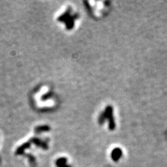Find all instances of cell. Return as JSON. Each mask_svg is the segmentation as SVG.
I'll use <instances>...</instances> for the list:
<instances>
[{
  "instance_id": "cell-1",
  "label": "cell",
  "mask_w": 167,
  "mask_h": 167,
  "mask_svg": "<svg viewBox=\"0 0 167 167\" xmlns=\"http://www.w3.org/2000/svg\"><path fill=\"white\" fill-rule=\"evenodd\" d=\"M105 114L106 119L109 121V128L110 130H114L116 127V123L113 115V107L111 106H107L106 107L105 111H104Z\"/></svg>"
},
{
  "instance_id": "cell-2",
  "label": "cell",
  "mask_w": 167,
  "mask_h": 167,
  "mask_svg": "<svg viewBox=\"0 0 167 167\" xmlns=\"http://www.w3.org/2000/svg\"><path fill=\"white\" fill-rule=\"evenodd\" d=\"M122 155H123V152H122V150L119 148H116L112 150L111 152V158L115 162H117V161L119 160V159L122 157Z\"/></svg>"
},
{
  "instance_id": "cell-3",
  "label": "cell",
  "mask_w": 167,
  "mask_h": 167,
  "mask_svg": "<svg viewBox=\"0 0 167 167\" xmlns=\"http://www.w3.org/2000/svg\"><path fill=\"white\" fill-rule=\"evenodd\" d=\"M33 142L34 144H36V145H37L38 146H40V147L43 148H47L46 144L45 142L40 141L39 139H37V138H34L33 140Z\"/></svg>"
},
{
  "instance_id": "cell-4",
  "label": "cell",
  "mask_w": 167,
  "mask_h": 167,
  "mask_svg": "<svg viewBox=\"0 0 167 167\" xmlns=\"http://www.w3.org/2000/svg\"><path fill=\"white\" fill-rule=\"evenodd\" d=\"M30 146V143H26L22 145V146H20V147L18 148V150H17V153L18 154H21L22 152H23V151L24 150L25 148H29Z\"/></svg>"
},
{
  "instance_id": "cell-5",
  "label": "cell",
  "mask_w": 167,
  "mask_h": 167,
  "mask_svg": "<svg viewBox=\"0 0 167 167\" xmlns=\"http://www.w3.org/2000/svg\"><path fill=\"white\" fill-rule=\"evenodd\" d=\"M48 130H50V127H49L48 126H46V125L39 126V127H37L36 128V132H37L48 131Z\"/></svg>"
},
{
  "instance_id": "cell-6",
  "label": "cell",
  "mask_w": 167,
  "mask_h": 167,
  "mask_svg": "<svg viewBox=\"0 0 167 167\" xmlns=\"http://www.w3.org/2000/svg\"><path fill=\"white\" fill-rule=\"evenodd\" d=\"M105 120H106L105 114V113L103 112V114H101V115L100 116V117H99V123H100V124H103L104 122L105 121Z\"/></svg>"
}]
</instances>
